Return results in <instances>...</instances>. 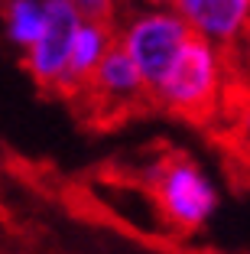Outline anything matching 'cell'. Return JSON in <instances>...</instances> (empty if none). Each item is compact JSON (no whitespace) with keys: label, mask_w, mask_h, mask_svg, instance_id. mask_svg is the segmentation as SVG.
I'll list each match as a JSON object with an SVG mask.
<instances>
[{"label":"cell","mask_w":250,"mask_h":254,"mask_svg":"<svg viewBox=\"0 0 250 254\" xmlns=\"http://www.w3.org/2000/svg\"><path fill=\"white\" fill-rule=\"evenodd\" d=\"M85 20H110L120 0H68Z\"/></svg>","instance_id":"obj_9"},{"label":"cell","mask_w":250,"mask_h":254,"mask_svg":"<svg viewBox=\"0 0 250 254\" xmlns=\"http://www.w3.org/2000/svg\"><path fill=\"white\" fill-rule=\"evenodd\" d=\"M234 137H237V143H241L244 153H250V98L234 114Z\"/></svg>","instance_id":"obj_10"},{"label":"cell","mask_w":250,"mask_h":254,"mask_svg":"<svg viewBox=\"0 0 250 254\" xmlns=\"http://www.w3.org/2000/svg\"><path fill=\"white\" fill-rule=\"evenodd\" d=\"M110 49H114L110 20H81L75 43H72V53H68V65H65V78L59 85V95H78Z\"/></svg>","instance_id":"obj_7"},{"label":"cell","mask_w":250,"mask_h":254,"mask_svg":"<svg viewBox=\"0 0 250 254\" xmlns=\"http://www.w3.org/2000/svg\"><path fill=\"white\" fill-rule=\"evenodd\" d=\"M172 10L192 36L221 53L241 46L250 33V0H172Z\"/></svg>","instance_id":"obj_5"},{"label":"cell","mask_w":250,"mask_h":254,"mask_svg":"<svg viewBox=\"0 0 250 254\" xmlns=\"http://www.w3.org/2000/svg\"><path fill=\"white\" fill-rule=\"evenodd\" d=\"M189 39V26L176 16L172 7H140L127 16L120 30H114V43L137 65L147 88H153L166 75V68Z\"/></svg>","instance_id":"obj_3"},{"label":"cell","mask_w":250,"mask_h":254,"mask_svg":"<svg viewBox=\"0 0 250 254\" xmlns=\"http://www.w3.org/2000/svg\"><path fill=\"white\" fill-rule=\"evenodd\" d=\"M137 180L143 183L162 225L176 235H195L214 218L221 205V192L208 170L189 153L153 157L140 166Z\"/></svg>","instance_id":"obj_1"},{"label":"cell","mask_w":250,"mask_h":254,"mask_svg":"<svg viewBox=\"0 0 250 254\" xmlns=\"http://www.w3.org/2000/svg\"><path fill=\"white\" fill-rule=\"evenodd\" d=\"M43 30V0H3V33L7 39L26 53Z\"/></svg>","instance_id":"obj_8"},{"label":"cell","mask_w":250,"mask_h":254,"mask_svg":"<svg viewBox=\"0 0 250 254\" xmlns=\"http://www.w3.org/2000/svg\"><path fill=\"white\" fill-rule=\"evenodd\" d=\"M81 20L85 16L68 0H43V30H39L36 43L23 53V65L39 88L59 91Z\"/></svg>","instance_id":"obj_4"},{"label":"cell","mask_w":250,"mask_h":254,"mask_svg":"<svg viewBox=\"0 0 250 254\" xmlns=\"http://www.w3.org/2000/svg\"><path fill=\"white\" fill-rule=\"evenodd\" d=\"M241 65H244V75H247V82H250V33H247L244 49H241Z\"/></svg>","instance_id":"obj_11"},{"label":"cell","mask_w":250,"mask_h":254,"mask_svg":"<svg viewBox=\"0 0 250 254\" xmlns=\"http://www.w3.org/2000/svg\"><path fill=\"white\" fill-rule=\"evenodd\" d=\"M224 82H228L224 53L214 49L211 43H205V39L192 36L179 49V56L166 68V75L150 88V95L169 114L201 121L208 114H214V108L221 105Z\"/></svg>","instance_id":"obj_2"},{"label":"cell","mask_w":250,"mask_h":254,"mask_svg":"<svg viewBox=\"0 0 250 254\" xmlns=\"http://www.w3.org/2000/svg\"><path fill=\"white\" fill-rule=\"evenodd\" d=\"M147 91L150 88H147V82H143V75L127 59L124 49L114 43V49L101 59V65L91 72L88 85H85L78 95L98 98V105H104V108H130V105H137Z\"/></svg>","instance_id":"obj_6"},{"label":"cell","mask_w":250,"mask_h":254,"mask_svg":"<svg viewBox=\"0 0 250 254\" xmlns=\"http://www.w3.org/2000/svg\"><path fill=\"white\" fill-rule=\"evenodd\" d=\"M140 7H172V0H137Z\"/></svg>","instance_id":"obj_12"}]
</instances>
